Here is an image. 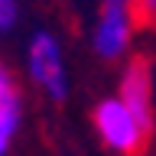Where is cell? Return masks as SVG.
<instances>
[{"mask_svg":"<svg viewBox=\"0 0 156 156\" xmlns=\"http://www.w3.org/2000/svg\"><path fill=\"white\" fill-rule=\"evenodd\" d=\"M91 120H94V133L101 136V143L117 156H140L153 133V127L140 120L136 111L127 107L117 94L101 98L91 111Z\"/></svg>","mask_w":156,"mask_h":156,"instance_id":"6da1fadb","label":"cell"},{"mask_svg":"<svg viewBox=\"0 0 156 156\" xmlns=\"http://www.w3.org/2000/svg\"><path fill=\"white\" fill-rule=\"evenodd\" d=\"M26 75L42 98L65 101L68 98V65L65 49L52 29H36L26 39Z\"/></svg>","mask_w":156,"mask_h":156,"instance_id":"7a4b0ae2","label":"cell"},{"mask_svg":"<svg viewBox=\"0 0 156 156\" xmlns=\"http://www.w3.org/2000/svg\"><path fill=\"white\" fill-rule=\"evenodd\" d=\"M136 23L140 20H136L133 0H101L94 26H91V49H94V55L104 58V62H120L130 52Z\"/></svg>","mask_w":156,"mask_h":156,"instance_id":"3957f363","label":"cell"},{"mask_svg":"<svg viewBox=\"0 0 156 156\" xmlns=\"http://www.w3.org/2000/svg\"><path fill=\"white\" fill-rule=\"evenodd\" d=\"M117 98L127 107H133L136 117L153 127V72L143 55L127 58V65L120 68V85H117Z\"/></svg>","mask_w":156,"mask_h":156,"instance_id":"277c9868","label":"cell"},{"mask_svg":"<svg viewBox=\"0 0 156 156\" xmlns=\"http://www.w3.org/2000/svg\"><path fill=\"white\" fill-rule=\"evenodd\" d=\"M20 124H23V98L20 91L0 98V156L10 153V146L20 133Z\"/></svg>","mask_w":156,"mask_h":156,"instance_id":"5b68a950","label":"cell"},{"mask_svg":"<svg viewBox=\"0 0 156 156\" xmlns=\"http://www.w3.org/2000/svg\"><path fill=\"white\" fill-rule=\"evenodd\" d=\"M23 16V0H0V36L13 33Z\"/></svg>","mask_w":156,"mask_h":156,"instance_id":"8992f818","label":"cell"},{"mask_svg":"<svg viewBox=\"0 0 156 156\" xmlns=\"http://www.w3.org/2000/svg\"><path fill=\"white\" fill-rule=\"evenodd\" d=\"M136 7V20L143 26H156V0H133Z\"/></svg>","mask_w":156,"mask_h":156,"instance_id":"52a82bcc","label":"cell"},{"mask_svg":"<svg viewBox=\"0 0 156 156\" xmlns=\"http://www.w3.org/2000/svg\"><path fill=\"white\" fill-rule=\"evenodd\" d=\"M13 91H20L16 88V78H13V72H10V65L0 58V98H7L13 94Z\"/></svg>","mask_w":156,"mask_h":156,"instance_id":"ba28073f","label":"cell"}]
</instances>
